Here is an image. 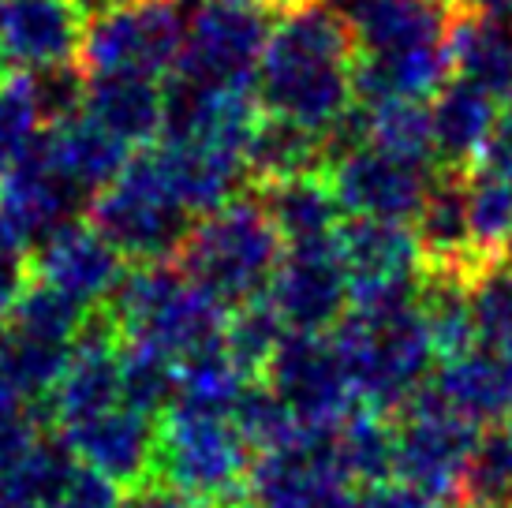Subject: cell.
<instances>
[{
	"label": "cell",
	"mask_w": 512,
	"mask_h": 508,
	"mask_svg": "<svg viewBox=\"0 0 512 508\" xmlns=\"http://www.w3.org/2000/svg\"><path fill=\"white\" fill-rule=\"evenodd\" d=\"M352 307H382L400 299H419L427 258L412 225L393 221H359L348 217L337 232Z\"/></svg>",
	"instance_id": "cell-11"
},
{
	"label": "cell",
	"mask_w": 512,
	"mask_h": 508,
	"mask_svg": "<svg viewBox=\"0 0 512 508\" xmlns=\"http://www.w3.org/2000/svg\"><path fill=\"white\" fill-rule=\"evenodd\" d=\"M356 404L393 419L434 378V344L419 299L352 307L329 333Z\"/></svg>",
	"instance_id": "cell-2"
},
{
	"label": "cell",
	"mask_w": 512,
	"mask_h": 508,
	"mask_svg": "<svg viewBox=\"0 0 512 508\" xmlns=\"http://www.w3.org/2000/svg\"><path fill=\"white\" fill-rule=\"evenodd\" d=\"M333 438H337V456L344 471L359 490L393 479V419L356 408L333 430Z\"/></svg>",
	"instance_id": "cell-30"
},
{
	"label": "cell",
	"mask_w": 512,
	"mask_h": 508,
	"mask_svg": "<svg viewBox=\"0 0 512 508\" xmlns=\"http://www.w3.org/2000/svg\"><path fill=\"white\" fill-rule=\"evenodd\" d=\"M415 240L427 258V273H445L471 281L483 273V262L475 258L468 228V172L438 169L427 191V202L415 217Z\"/></svg>",
	"instance_id": "cell-20"
},
{
	"label": "cell",
	"mask_w": 512,
	"mask_h": 508,
	"mask_svg": "<svg viewBox=\"0 0 512 508\" xmlns=\"http://www.w3.org/2000/svg\"><path fill=\"white\" fill-rule=\"evenodd\" d=\"M288 325L281 322V314L273 311V303L266 296L243 303L236 311H228L225 322V344L228 359L247 374L251 381H262L270 359L277 355V348L285 344Z\"/></svg>",
	"instance_id": "cell-32"
},
{
	"label": "cell",
	"mask_w": 512,
	"mask_h": 508,
	"mask_svg": "<svg viewBox=\"0 0 512 508\" xmlns=\"http://www.w3.org/2000/svg\"><path fill=\"white\" fill-rule=\"evenodd\" d=\"M359 508H449V505L438 501V497L423 494V490H415V486L389 479L382 486L359 490Z\"/></svg>",
	"instance_id": "cell-41"
},
{
	"label": "cell",
	"mask_w": 512,
	"mask_h": 508,
	"mask_svg": "<svg viewBox=\"0 0 512 508\" xmlns=\"http://www.w3.org/2000/svg\"><path fill=\"white\" fill-rule=\"evenodd\" d=\"M124 266V254L90 221L64 225L34 251V281L57 288L83 311H101L113 299L120 281L128 277Z\"/></svg>",
	"instance_id": "cell-16"
},
{
	"label": "cell",
	"mask_w": 512,
	"mask_h": 508,
	"mask_svg": "<svg viewBox=\"0 0 512 508\" xmlns=\"http://www.w3.org/2000/svg\"><path fill=\"white\" fill-rule=\"evenodd\" d=\"M0 8H4V0H0Z\"/></svg>",
	"instance_id": "cell-47"
},
{
	"label": "cell",
	"mask_w": 512,
	"mask_h": 508,
	"mask_svg": "<svg viewBox=\"0 0 512 508\" xmlns=\"http://www.w3.org/2000/svg\"><path fill=\"white\" fill-rule=\"evenodd\" d=\"M191 15L180 0H124L86 23V75H172L184 57Z\"/></svg>",
	"instance_id": "cell-7"
},
{
	"label": "cell",
	"mask_w": 512,
	"mask_h": 508,
	"mask_svg": "<svg viewBox=\"0 0 512 508\" xmlns=\"http://www.w3.org/2000/svg\"><path fill=\"white\" fill-rule=\"evenodd\" d=\"M509 262H512V254H509Z\"/></svg>",
	"instance_id": "cell-48"
},
{
	"label": "cell",
	"mask_w": 512,
	"mask_h": 508,
	"mask_svg": "<svg viewBox=\"0 0 512 508\" xmlns=\"http://www.w3.org/2000/svg\"><path fill=\"white\" fill-rule=\"evenodd\" d=\"M45 113L34 75L0 71V157H23L45 135Z\"/></svg>",
	"instance_id": "cell-37"
},
{
	"label": "cell",
	"mask_w": 512,
	"mask_h": 508,
	"mask_svg": "<svg viewBox=\"0 0 512 508\" xmlns=\"http://www.w3.org/2000/svg\"><path fill=\"white\" fill-rule=\"evenodd\" d=\"M30 415V411H27ZM12 419V423H0V482L15 479L19 464L27 460V452L38 445V423L34 419Z\"/></svg>",
	"instance_id": "cell-40"
},
{
	"label": "cell",
	"mask_w": 512,
	"mask_h": 508,
	"mask_svg": "<svg viewBox=\"0 0 512 508\" xmlns=\"http://www.w3.org/2000/svg\"><path fill=\"white\" fill-rule=\"evenodd\" d=\"M468 228L483 266L505 262L512 254V184L483 165L468 172Z\"/></svg>",
	"instance_id": "cell-29"
},
{
	"label": "cell",
	"mask_w": 512,
	"mask_h": 508,
	"mask_svg": "<svg viewBox=\"0 0 512 508\" xmlns=\"http://www.w3.org/2000/svg\"><path fill=\"white\" fill-rule=\"evenodd\" d=\"M180 396V363L169 355L124 344L120 352V404L146 419H161Z\"/></svg>",
	"instance_id": "cell-33"
},
{
	"label": "cell",
	"mask_w": 512,
	"mask_h": 508,
	"mask_svg": "<svg viewBox=\"0 0 512 508\" xmlns=\"http://www.w3.org/2000/svg\"><path fill=\"white\" fill-rule=\"evenodd\" d=\"M120 352H124L120 329L105 311H94L86 318L83 333L75 337L72 363L64 370V378L42 408L57 419L60 434L124 408L120 404Z\"/></svg>",
	"instance_id": "cell-15"
},
{
	"label": "cell",
	"mask_w": 512,
	"mask_h": 508,
	"mask_svg": "<svg viewBox=\"0 0 512 508\" xmlns=\"http://www.w3.org/2000/svg\"><path fill=\"white\" fill-rule=\"evenodd\" d=\"M329 165H333L329 139L266 116L247 146V187L266 191L299 176H326Z\"/></svg>",
	"instance_id": "cell-26"
},
{
	"label": "cell",
	"mask_w": 512,
	"mask_h": 508,
	"mask_svg": "<svg viewBox=\"0 0 512 508\" xmlns=\"http://www.w3.org/2000/svg\"><path fill=\"white\" fill-rule=\"evenodd\" d=\"M456 12H490V15H512V0H449Z\"/></svg>",
	"instance_id": "cell-45"
},
{
	"label": "cell",
	"mask_w": 512,
	"mask_h": 508,
	"mask_svg": "<svg viewBox=\"0 0 512 508\" xmlns=\"http://www.w3.org/2000/svg\"><path fill=\"white\" fill-rule=\"evenodd\" d=\"M419 307H423L430 344H434V355L441 363H453V359L479 348L468 281L445 277V273H427L423 288H419Z\"/></svg>",
	"instance_id": "cell-28"
},
{
	"label": "cell",
	"mask_w": 512,
	"mask_h": 508,
	"mask_svg": "<svg viewBox=\"0 0 512 508\" xmlns=\"http://www.w3.org/2000/svg\"><path fill=\"white\" fill-rule=\"evenodd\" d=\"M120 508H206V505L176 494V490H165V486H150V490H135L131 497H124Z\"/></svg>",
	"instance_id": "cell-43"
},
{
	"label": "cell",
	"mask_w": 512,
	"mask_h": 508,
	"mask_svg": "<svg viewBox=\"0 0 512 508\" xmlns=\"http://www.w3.org/2000/svg\"><path fill=\"white\" fill-rule=\"evenodd\" d=\"M277 12L262 0H217L191 12L184 57L169 79L214 90H255Z\"/></svg>",
	"instance_id": "cell-8"
},
{
	"label": "cell",
	"mask_w": 512,
	"mask_h": 508,
	"mask_svg": "<svg viewBox=\"0 0 512 508\" xmlns=\"http://www.w3.org/2000/svg\"><path fill=\"white\" fill-rule=\"evenodd\" d=\"M262 381L285 400L299 430H337L359 408L333 337L288 333Z\"/></svg>",
	"instance_id": "cell-10"
},
{
	"label": "cell",
	"mask_w": 512,
	"mask_h": 508,
	"mask_svg": "<svg viewBox=\"0 0 512 508\" xmlns=\"http://www.w3.org/2000/svg\"><path fill=\"white\" fill-rule=\"evenodd\" d=\"M83 116L128 150H150L165 135V86L146 75H86Z\"/></svg>",
	"instance_id": "cell-21"
},
{
	"label": "cell",
	"mask_w": 512,
	"mask_h": 508,
	"mask_svg": "<svg viewBox=\"0 0 512 508\" xmlns=\"http://www.w3.org/2000/svg\"><path fill=\"white\" fill-rule=\"evenodd\" d=\"M42 150L49 157V165L68 180V184L86 195L90 202L113 184L120 172L128 169L131 150L124 142H116L109 131H101L94 120H86L83 113L64 120V124L45 127Z\"/></svg>",
	"instance_id": "cell-24"
},
{
	"label": "cell",
	"mask_w": 512,
	"mask_h": 508,
	"mask_svg": "<svg viewBox=\"0 0 512 508\" xmlns=\"http://www.w3.org/2000/svg\"><path fill=\"white\" fill-rule=\"evenodd\" d=\"M8 169H12V161L0 157V198H4V187H8Z\"/></svg>",
	"instance_id": "cell-46"
},
{
	"label": "cell",
	"mask_w": 512,
	"mask_h": 508,
	"mask_svg": "<svg viewBox=\"0 0 512 508\" xmlns=\"http://www.w3.org/2000/svg\"><path fill=\"white\" fill-rule=\"evenodd\" d=\"M359 57H389L449 45L456 8L449 0H344Z\"/></svg>",
	"instance_id": "cell-17"
},
{
	"label": "cell",
	"mask_w": 512,
	"mask_h": 508,
	"mask_svg": "<svg viewBox=\"0 0 512 508\" xmlns=\"http://www.w3.org/2000/svg\"><path fill=\"white\" fill-rule=\"evenodd\" d=\"M120 486L109 482L105 475L90 471V467H75V475L68 479V486L60 490V497L53 501V508H120Z\"/></svg>",
	"instance_id": "cell-39"
},
{
	"label": "cell",
	"mask_w": 512,
	"mask_h": 508,
	"mask_svg": "<svg viewBox=\"0 0 512 508\" xmlns=\"http://www.w3.org/2000/svg\"><path fill=\"white\" fill-rule=\"evenodd\" d=\"M266 299L281 314L288 333H326L352 311V292L344 277L337 240L285 247Z\"/></svg>",
	"instance_id": "cell-13"
},
{
	"label": "cell",
	"mask_w": 512,
	"mask_h": 508,
	"mask_svg": "<svg viewBox=\"0 0 512 508\" xmlns=\"http://www.w3.org/2000/svg\"><path fill=\"white\" fill-rule=\"evenodd\" d=\"M479 348L512 355V262L486 266L468 288Z\"/></svg>",
	"instance_id": "cell-38"
},
{
	"label": "cell",
	"mask_w": 512,
	"mask_h": 508,
	"mask_svg": "<svg viewBox=\"0 0 512 508\" xmlns=\"http://www.w3.org/2000/svg\"><path fill=\"white\" fill-rule=\"evenodd\" d=\"M479 434V426L456 415L427 385L408 408L393 415V479L438 501H456Z\"/></svg>",
	"instance_id": "cell-9"
},
{
	"label": "cell",
	"mask_w": 512,
	"mask_h": 508,
	"mask_svg": "<svg viewBox=\"0 0 512 508\" xmlns=\"http://www.w3.org/2000/svg\"><path fill=\"white\" fill-rule=\"evenodd\" d=\"M258 198L266 202L285 247L337 240L344 225V210L329 187V176H299V180L258 191Z\"/></svg>",
	"instance_id": "cell-27"
},
{
	"label": "cell",
	"mask_w": 512,
	"mask_h": 508,
	"mask_svg": "<svg viewBox=\"0 0 512 508\" xmlns=\"http://www.w3.org/2000/svg\"><path fill=\"white\" fill-rule=\"evenodd\" d=\"M479 165L490 172H498L501 180L512 184V105L501 113L498 131H494V139H490V150H486V157Z\"/></svg>",
	"instance_id": "cell-42"
},
{
	"label": "cell",
	"mask_w": 512,
	"mask_h": 508,
	"mask_svg": "<svg viewBox=\"0 0 512 508\" xmlns=\"http://www.w3.org/2000/svg\"><path fill=\"white\" fill-rule=\"evenodd\" d=\"M445 49L453 79L479 86L490 98H512V15L456 12Z\"/></svg>",
	"instance_id": "cell-25"
},
{
	"label": "cell",
	"mask_w": 512,
	"mask_h": 508,
	"mask_svg": "<svg viewBox=\"0 0 512 508\" xmlns=\"http://www.w3.org/2000/svg\"><path fill=\"white\" fill-rule=\"evenodd\" d=\"M255 452L232 426L228 411L195 408L176 400L157 419L154 475L157 486L176 490L206 508H243Z\"/></svg>",
	"instance_id": "cell-5"
},
{
	"label": "cell",
	"mask_w": 512,
	"mask_h": 508,
	"mask_svg": "<svg viewBox=\"0 0 512 508\" xmlns=\"http://www.w3.org/2000/svg\"><path fill=\"white\" fill-rule=\"evenodd\" d=\"M460 508H512V423L486 426L460 479Z\"/></svg>",
	"instance_id": "cell-31"
},
{
	"label": "cell",
	"mask_w": 512,
	"mask_h": 508,
	"mask_svg": "<svg viewBox=\"0 0 512 508\" xmlns=\"http://www.w3.org/2000/svg\"><path fill=\"white\" fill-rule=\"evenodd\" d=\"M90 314L94 311H83L79 303L60 296L57 288H49L42 281H30L23 288V296L15 299L12 314H8V333L49 340V344H68L72 348Z\"/></svg>",
	"instance_id": "cell-34"
},
{
	"label": "cell",
	"mask_w": 512,
	"mask_h": 508,
	"mask_svg": "<svg viewBox=\"0 0 512 508\" xmlns=\"http://www.w3.org/2000/svg\"><path fill=\"white\" fill-rule=\"evenodd\" d=\"M359 49L341 8L303 0L277 15L258 68L262 113L329 139L356 109Z\"/></svg>",
	"instance_id": "cell-1"
},
{
	"label": "cell",
	"mask_w": 512,
	"mask_h": 508,
	"mask_svg": "<svg viewBox=\"0 0 512 508\" xmlns=\"http://www.w3.org/2000/svg\"><path fill=\"white\" fill-rule=\"evenodd\" d=\"M90 15L79 0H4L0 8V71H45L79 64Z\"/></svg>",
	"instance_id": "cell-14"
},
{
	"label": "cell",
	"mask_w": 512,
	"mask_h": 508,
	"mask_svg": "<svg viewBox=\"0 0 512 508\" xmlns=\"http://www.w3.org/2000/svg\"><path fill=\"white\" fill-rule=\"evenodd\" d=\"M68 363H72L68 344H49V340L19 337V333H8L0 344V367L12 378L15 389L23 393L27 404H42L45 408V400L60 385Z\"/></svg>",
	"instance_id": "cell-35"
},
{
	"label": "cell",
	"mask_w": 512,
	"mask_h": 508,
	"mask_svg": "<svg viewBox=\"0 0 512 508\" xmlns=\"http://www.w3.org/2000/svg\"><path fill=\"white\" fill-rule=\"evenodd\" d=\"M60 438L68 441L79 464L105 475L116 486H139L154 471L157 423L131 408L98 415L75 430H64Z\"/></svg>",
	"instance_id": "cell-19"
},
{
	"label": "cell",
	"mask_w": 512,
	"mask_h": 508,
	"mask_svg": "<svg viewBox=\"0 0 512 508\" xmlns=\"http://www.w3.org/2000/svg\"><path fill=\"white\" fill-rule=\"evenodd\" d=\"M285 258V240L273 225L258 191H243L217 213L191 228L176 266L191 281L236 311L270 292V281Z\"/></svg>",
	"instance_id": "cell-4"
},
{
	"label": "cell",
	"mask_w": 512,
	"mask_h": 508,
	"mask_svg": "<svg viewBox=\"0 0 512 508\" xmlns=\"http://www.w3.org/2000/svg\"><path fill=\"white\" fill-rule=\"evenodd\" d=\"M83 202H90V198L79 195V191L49 165V157H45V150H42V139H38L27 154L12 161L8 187H4V198H0V213H4V217L27 236L30 247L38 251V243H45L53 232L79 221Z\"/></svg>",
	"instance_id": "cell-18"
},
{
	"label": "cell",
	"mask_w": 512,
	"mask_h": 508,
	"mask_svg": "<svg viewBox=\"0 0 512 508\" xmlns=\"http://www.w3.org/2000/svg\"><path fill=\"white\" fill-rule=\"evenodd\" d=\"M86 210H90V225L98 228L131 266L176 262L191 228L199 225L180 202V195L172 191L157 146L131 154L128 169Z\"/></svg>",
	"instance_id": "cell-6"
},
{
	"label": "cell",
	"mask_w": 512,
	"mask_h": 508,
	"mask_svg": "<svg viewBox=\"0 0 512 508\" xmlns=\"http://www.w3.org/2000/svg\"><path fill=\"white\" fill-rule=\"evenodd\" d=\"M228 419H232V426L240 430V438L258 456L285 449V445H292L303 434L299 423L292 419V411L285 408V400L273 393L266 381H251L240 393V400L232 404Z\"/></svg>",
	"instance_id": "cell-36"
},
{
	"label": "cell",
	"mask_w": 512,
	"mask_h": 508,
	"mask_svg": "<svg viewBox=\"0 0 512 508\" xmlns=\"http://www.w3.org/2000/svg\"><path fill=\"white\" fill-rule=\"evenodd\" d=\"M120 329L124 344H139L187 363L191 355L221 344L228 307L187 277L176 262L135 266L101 307Z\"/></svg>",
	"instance_id": "cell-3"
},
{
	"label": "cell",
	"mask_w": 512,
	"mask_h": 508,
	"mask_svg": "<svg viewBox=\"0 0 512 508\" xmlns=\"http://www.w3.org/2000/svg\"><path fill=\"white\" fill-rule=\"evenodd\" d=\"M498 98L471 83H453L441 90L430 105L434 124V157L445 172H471L490 150V139L498 131Z\"/></svg>",
	"instance_id": "cell-22"
},
{
	"label": "cell",
	"mask_w": 512,
	"mask_h": 508,
	"mask_svg": "<svg viewBox=\"0 0 512 508\" xmlns=\"http://www.w3.org/2000/svg\"><path fill=\"white\" fill-rule=\"evenodd\" d=\"M326 176L348 217L415 225L438 169L400 161V157H389L374 146H359V150L337 157Z\"/></svg>",
	"instance_id": "cell-12"
},
{
	"label": "cell",
	"mask_w": 512,
	"mask_h": 508,
	"mask_svg": "<svg viewBox=\"0 0 512 508\" xmlns=\"http://www.w3.org/2000/svg\"><path fill=\"white\" fill-rule=\"evenodd\" d=\"M430 389L479 430L512 423V355L475 348L453 363H441Z\"/></svg>",
	"instance_id": "cell-23"
},
{
	"label": "cell",
	"mask_w": 512,
	"mask_h": 508,
	"mask_svg": "<svg viewBox=\"0 0 512 508\" xmlns=\"http://www.w3.org/2000/svg\"><path fill=\"white\" fill-rule=\"evenodd\" d=\"M23 415H27V400L0 367V423H12V419H23Z\"/></svg>",
	"instance_id": "cell-44"
}]
</instances>
